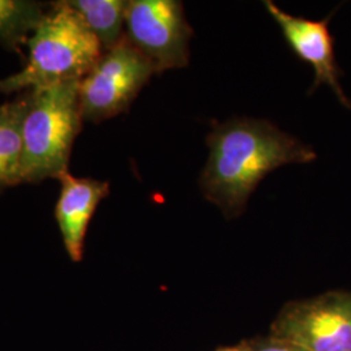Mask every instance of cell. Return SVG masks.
I'll use <instances>...</instances> for the list:
<instances>
[{
	"instance_id": "cell-1",
	"label": "cell",
	"mask_w": 351,
	"mask_h": 351,
	"mask_svg": "<svg viewBox=\"0 0 351 351\" xmlns=\"http://www.w3.org/2000/svg\"><path fill=\"white\" fill-rule=\"evenodd\" d=\"M207 145L199 186L228 219L243 213L259 182L278 167L316 160L313 147L258 119H233L215 126Z\"/></svg>"
},
{
	"instance_id": "cell-11",
	"label": "cell",
	"mask_w": 351,
	"mask_h": 351,
	"mask_svg": "<svg viewBox=\"0 0 351 351\" xmlns=\"http://www.w3.org/2000/svg\"><path fill=\"white\" fill-rule=\"evenodd\" d=\"M46 10L32 0H0V46L16 50L27 45Z\"/></svg>"
},
{
	"instance_id": "cell-8",
	"label": "cell",
	"mask_w": 351,
	"mask_h": 351,
	"mask_svg": "<svg viewBox=\"0 0 351 351\" xmlns=\"http://www.w3.org/2000/svg\"><path fill=\"white\" fill-rule=\"evenodd\" d=\"M62 188L55 216L64 246L73 262H81L90 220L110 193V184L94 178L75 177L69 172L59 178Z\"/></svg>"
},
{
	"instance_id": "cell-12",
	"label": "cell",
	"mask_w": 351,
	"mask_h": 351,
	"mask_svg": "<svg viewBox=\"0 0 351 351\" xmlns=\"http://www.w3.org/2000/svg\"><path fill=\"white\" fill-rule=\"evenodd\" d=\"M249 351H302L287 343L284 341L272 339V337H261V339H247L245 341Z\"/></svg>"
},
{
	"instance_id": "cell-13",
	"label": "cell",
	"mask_w": 351,
	"mask_h": 351,
	"mask_svg": "<svg viewBox=\"0 0 351 351\" xmlns=\"http://www.w3.org/2000/svg\"><path fill=\"white\" fill-rule=\"evenodd\" d=\"M216 351H249V348L246 345V342H241L237 346H229V348H221Z\"/></svg>"
},
{
	"instance_id": "cell-6",
	"label": "cell",
	"mask_w": 351,
	"mask_h": 351,
	"mask_svg": "<svg viewBox=\"0 0 351 351\" xmlns=\"http://www.w3.org/2000/svg\"><path fill=\"white\" fill-rule=\"evenodd\" d=\"M125 37L141 51L156 73L185 68L190 60L193 29L177 0H130Z\"/></svg>"
},
{
	"instance_id": "cell-3",
	"label": "cell",
	"mask_w": 351,
	"mask_h": 351,
	"mask_svg": "<svg viewBox=\"0 0 351 351\" xmlns=\"http://www.w3.org/2000/svg\"><path fill=\"white\" fill-rule=\"evenodd\" d=\"M80 81H64L26 91L23 123L21 184L68 173L75 138L82 128Z\"/></svg>"
},
{
	"instance_id": "cell-2",
	"label": "cell",
	"mask_w": 351,
	"mask_h": 351,
	"mask_svg": "<svg viewBox=\"0 0 351 351\" xmlns=\"http://www.w3.org/2000/svg\"><path fill=\"white\" fill-rule=\"evenodd\" d=\"M27 49L24 68L0 80L1 94L81 81L104 52L98 38L64 0L46 10L27 40Z\"/></svg>"
},
{
	"instance_id": "cell-9",
	"label": "cell",
	"mask_w": 351,
	"mask_h": 351,
	"mask_svg": "<svg viewBox=\"0 0 351 351\" xmlns=\"http://www.w3.org/2000/svg\"><path fill=\"white\" fill-rule=\"evenodd\" d=\"M26 93L0 106V189L21 184L23 123Z\"/></svg>"
},
{
	"instance_id": "cell-10",
	"label": "cell",
	"mask_w": 351,
	"mask_h": 351,
	"mask_svg": "<svg viewBox=\"0 0 351 351\" xmlns=\"http://www.w3.org/2000/svg\"><path fill=\"white\" fill-rule=\"evenodd\" d=\"M90 32L98 38L101 49L111 50L124 36L128 1L124 0H64Z\"/></svg>"
},
{
	"instance_id": "cell-5",
	"label": "cell",
	"mask_w": 351,
	"mask_h": 351,
	"mask_svg": "<svg viewBox=\"0 0 351 351\" xmlns=\"http://www.w3.org/2000/svg\"><path fill=\"white\" fill-rule=\"evenodd\" d=\"M269 337L302 351H351V291L332 290L287 303Z\"/></svg>"
},
{
	"instance_id": "cell-7",
	"label": "cell",
	"mask_w": 351,
	"mask_h": 351,
	"mask_svg": "<svg viewBox=\"0 0 351 351\" xmlns=\"http://www.w3.org/2000/svg\"><path fill=\"white\" fill-rule=\"evenodd\" d=\"M271 17L280 26L291 51L314 69L313 91L326 85L339 103L351 110V101L339 82V64L335 53V40L329 30V17L320 21L307 20L278 8L274 1H264Z\"/></svg>"
},
{
	"instance_id": "cell-4",
	"label": "cell",
	"mask_w": 351,
	"mask_h": 351,
	"mask_svg": "<svg viewBox=\"0 0 351 351\" xmlns=\"http://www.w3.org/2000/svg\"><path fill=\"white\" fill-rule=\"evenodd\" d=\"M155 66L126 37L80 81L78 101L84 121L101 123L125 112L155 75Z\"/></svg>"
}]
</instances>
